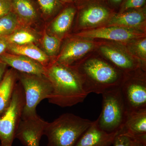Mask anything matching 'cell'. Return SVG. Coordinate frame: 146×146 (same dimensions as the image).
<instances>
[{"mask_svg":"<svg viewBox=\"0 0 146 146\" xmlns=\"http://www.w3.org/2000/svg\"><path fill=\"white\" fill-rule=\"evenodd\" d=\"M45 76L52 86L50 103L71 107L82 102L88 95L80 74L70 66L55 62L46 68Z\"/></svg>","mask_w":146,"mask_h":146,"instance_id":"6da1fadb","label":"cell"},{"mask_svg":"<svg viewBox=\"0 0 146 146\" xmlns=\"http://www.w3.org/2000/svg\"><path fill=\"white\" fill-rule=\"evenodd\" d=\"M93 121L72 114L60 115L51 122H47L44 135L47 146H75Z\"/></svg>","mask_w":146,"mask_h":146,"instance_id":"7a4b0ae2","label":"cell"},{"mask_svg":"<svg viewBox=\"0 0 146 146\" xmlns=\"http://www.w3.org/2000/svg\"><path fill=\"white\" fill-rule=\"evenodd\" d=\"M84 88L88 94H102L108 89L120 86L121 74L112 65L98 58H91L82 65Z\"/></svg>","mask_w":146,"mask_h":146,"instance_id":"3957f363","label":"cell"},{"mask_svg":"<svg viewBox=\"0 0 146 146\" xmlns=\"http://www.w3.org/2000/svg\"><path fill=\"white\" fill-rule=\"evenodd\" d=\"M102 95V112L96 120L97 124L108 133H120L123 128L128 112L120 86L108 89Z\"/></svg>","mask_w":146,"mask_h":146,"instance_id":"277c9868","label":"cell"},{"mask_svg":"<svg viewBox=\"0 0 146 146\" xmlns=\"http://www.w3.org/2000/svg\"><path fill=\"white\" fill-rule=\"evenodd\" d=\"M18 79L23 89L25 105L22 118L36 115L39 103L51 95L52 86L45 75H36L17 72Z\"/></svg>","mask_w":146,"mask_h":146,"instance_id":"5b68a950","label":"cell"},{"mask_svg":"<svg viewBox=\"0 0 146 146\" xmlns=\"http://www.w3.org/2000/svg\"><path fill=\"white\" fill-rule=\"evenodd\" d=\"M25 105V94L17 83L7 109L0 115V146H12L20 125Z\"/></svg>","mask_w":146,"mask_h":146,"instance_id":"8992f818","label":"cell"},{"mask_svg":"<svg viewBox=\"0 0 146 146\" xmlns=\"http://www.w3.org/2000/svg\"><path fill=\"white\" fill-rule=\"evenodd\" d=\"M128 113L146 109V84L143 79H131L120 85Z\"/></svg>","mask_w":146,"mask_h":146,"instance_id":"52a82bcc","label":"cell"},{"mask_svg":"<svg viewBox=\"0 0 146 146\" xmlns=\"http://www.w3.org/2000/svg\"><path fill=\"white\" fill-rule=\"evenodd\" d=\"M47 122L37 115L22 118L16 138L25 146H39Z\"/></svg>","mask_w":146,"mask_h":146,"instance_id":"ba28073f","label":"cell"},{"mask_svg":"<svg viewBox=\"0 0 146 146\" xmlns=\"http://www.w3.org/2000/svg\"><path fill=\"white\" fill-rule=\"evenodd\" d=\"M101 1L88 0L82 5L79 13L80 25L89 27L98 25L112 16L111 9Z\"/></svg>","mask_w":146,"mask_h":146,"instance_id":"9c48e42d","label":"cell"},{"mask_svg":"<svg viewBox=\"0 0 146 146\" xmlns=\"http://www.w3.org/2000/svg\"><path fill=\"white\" fill-rule=\"evenodd\" d=\"M141 35V33L130 29L117 26L95 29L82 32L78 35L84 38H100L119 42H125Z\"/></svg>","mask_w":146,"mask_h":146,"instance_id":"30bf717a","label":"cell"},{"mask_svg":"<svg viewBox=\"0 0 146 146\" xmlns=\"http://www.w3.org/2000/svg\"><path fill=\"white\" fill-rule=\"evenodd\" d=\"M0 60L18 72L39 76L46 74V68L41 63L24 56L6 52L0 56Z\"/></svg>","mask_w":146,"mask_h":146,"instance_id":"8fae6325","label":"cell"},{"mask_svg":"<svg viewBox=\"0 0 146 146\" xmlns=\"http://www.w3.org/2000/svg\"><path fill=\"white\" fill-rule=\"evenodd\" d=\"M119 133L104 131L99 127L96 120L82 135L75 146H110Z\"/></svg>","mask_w":146,"mask_h":146,"instance_id":"7c38bea8","label":"cell"},{"mask_svg":"<svg viewBox=\"0 0 146 146\" xmlns=\"http://www.w3.org/2000/svg\"><path fill=\"white\" fill-rule=\"evenodd\" d=\"M94 47L93 43L86 41H74L70 42L65 46L56 62L70 66L90 51Z\"/></svg>","mask_w":146,"mask_h":146,"instance_id":"4fadbf2b","label":"cell"},{"mask_svg":"<svg viewBox=\"0 0 146 146\" xmlns=\"http://www.w3.org/2000/svg\"><path fill=\"white\" fill-rule=\"evenodd\" d=\"M144 7L113 13L110 18L109 24L112 26L129 29L138 27L145 19V9Z\"/></svg>","mask_w":146,"mask_h":146,"instance_id":"5bb4252c","label":"cell"},{"mask_svg":"<svg viewBox=\"0 0 146 146\" xmlns=\"http://www.w3.org/2000/svg\"><path fill=\"white\" fill-rule=\"evenodd\" d=\"M121 132L134 138L146 136V109L128 112Z\"/></svg>","mask_w":146,"mask_h":146,"instance_id":"9a60e30c","label":"cell"},{"mask_svg":"<svg viewBox=\"0 0 146 146\" xmlns=\"http://www.w3.org/2000/svg\"><path fill=\"white\" fill-rule=\"evenodd\" d=\"M18 79V73L14 69L7 70L0 83V115L10 104Z\"/></svg>","mask_w":146,"mask_h":146,"instance_id":"2e32d148","label":"cell"},{"mask_svg":"<svg viewBox=\"0 0 146 146\" xmlns=\"http://www.w3.org/2000/svg\"><path fill=\"white\" fill-rule=\"evenodd\" d=\"M7 50L13 54L21 55L33 59L41 63L46 69L51 65L49 56L33 43L22 45L9 44Z\"/></svg>","mask_w":146,"mask_h":146,"instance_id":"e0dca14e","label":"cell"},{"mask_svg":"<svg viewBox=\"0 0 146 146\" xmlns=\"http://www.w3.org/2000/svg\"><path fill=\"white\" fill-rule=\"evenodd\" d=\"M76 11L74 7L64 9L51 25L50 31L53 34L58 36L65 34L70 27Z\"/></svg>","mask_w":146,"mask_h":146,"instance_id":"ac0fdd59","label":"cell"},{"mask_svg":"<svg viewBox=\"0 0 146 146\" xmlns=\"http://www.w3.org/2000/svg\"><path fill=\"white\" fill-rule=\"evenodd\" d=\"M100 50L105 57L119 69L129 71L136 67V64L130 57L118 50L103 46L101 47Z\"/></svg>","mask_w":146,"mask_h":146,"instance_id":"d6986e66","label":"cell"},{"mask_svg":"<svg viewBox=\"0 0 146 146\" xmlns=\"http://www.w3.org/2000/svg\"><path fill=\"white\" fill-rule=\"evenodd\" d=\"M12 9L21 19L27 22L34 21L37 13L30 0H11Z\"/></svg>","mask_w":146,"mask_h":146,"instance_id":"ffe728a7","label":"cell"},{"mask_svg":"<svg viewBox=\"0 0 146 146\" xmlns=\"http://www.w3.org/2000/svg\"><path fill=\"white\" fill-rule=\"evenodd\" d=\"M6 37L9 44L19 45L31 44L36 42V40L35 35L26 30L15 31Z\"/></svg>","mask_w":146,"mask_h":146,"instance_id":"44dd1931","label":"cell"},{"mask_svg":"<svg viewBox=\"0 0 146 146\" xmlns=\"http://www.w3.org/2000/svg\"><path fill=\"white\" fill-rule=\"evenodd\" d=\"M18 24L17 15L12 11L0 18V37L7 36L13 33Z\"/></svg>","mask_w":146,"mask_h":146,"instance_id":"7402d4cb","label":"cell"},{"mask_svg":"<svg viewBox=\"0 0 146 146\" xmlns=\"http://www.w3.org/2000/svg\"><path fill=\"white\" fill-rule=\"evenodd\" d=\"M60 44V41L56 36H51L46 33L44 34L42 44L45 53L48 56H53L57 53Z\"/></svg>","mask_w":146,"mask_h":146,"instance_id":"603a6c76","label":"cell"},{"mask_svg":"<svg viewBox=\"0 0 146 146\" xmlns=\"http://www.w3.org/2000/svg\"><path fill=\"white\" fill-rule=\"evenodd\" d=\"M42 12L50 16L62 7V2L59 0H36Z\"/></svg>","mask_w":146,"mask_h":146,"instance_id":"cb8c5ba5","label":"cell"},{"mask_svg":"<svg viewBox=\"0 0 146 146\" xmlns=\"http://www.w3.org/2000/svg\"><path fill=\"white\" fill-rule=\"evenodd\" d=\"M146 0H123L121 4L120 12L130 9H137L145 6Z\"/></svg>","mask_w":146,"mask_h":146,"instance_id":"d4e9b609","label":"cell"},{"mask_svg":"<svg viewBox=\"0 0 146 146\" xmlns=\"http://www.w3.org/2000/svg\"><path fill=\"white\" fill-rule=\"evenodd\" d=\"M133 137L121 132L119 133L114 141V146H131Z\"/></svg>","mask_w":146,"mask_h":146,"instance_id":"484cf974","label":"cell"},{"mask_svg":"<svg viewBox=\"0 0 146 146\" xmlns=\"http://www.w3.org/2000/svg\"><path fill=\"white\" fill-rule=\"evenodd\" d=\"M12 9L11 0H0V18L11 12Z\"/></svg>","mask_w":146,"mask_h":146,"instance_id":"4316f807","label":"cell"},{"mask_svg":"<svg viewBox=\"0 0 146 146\" xmlns=\"http://www.w3.org/2000/svg\"><path fill=\"white\" fill-rule=\"evenodd\" d=\"M9 44L6 36L0 37V56L6 52Z\"/></svg>","mask_w":146,"mask_h":146,"instance_id":"83f0119b","label":"cell"},{"mask_svg":"<svg viewBox=\"0 0 146 146\" xmlns=\"http://www.w3.org/2000/svg\"><path fill=\"white\" fill-rule=\"evenodd\" d=\"M137 49L141 56L144 58L146 56V39H144L138 42L137 45Z\"/></svg>","mask_w":146,"mask_h":146,"instance_id":"f1b7e54d","label":"cell"},{"mask_svg":"<svg viewBox=\"0 0 146 146\" xmlns=\"http://www.w3.org/2000/svg\"><path fill=\"white\" fill-rule=\"evenodd\" d=\"M131 146H146V136L138 138L133 137Z\"/></svg>","mask_w":146,"mask_h":146,"instance_id":"f546056e","label":"cell"},{"mask_svg":"<svg viewBox=\"0 0 146 146\" xmlns=\"http://www.w3.org/2000/svg\"><path fill=\"white\" fill-rule=\"evenodd\" d=\"M7 65L0 60V83L7 70Z\"/></svg>","mask_w":146,"mask_h":146,"instance_id":"4dcf8cb0","label":"cell"},{"mask_svg":"<svg viewBox=\"0 0 146 146\" xmlns=\"http://www.w3.org/2000/svg\"><path fill=\"white\" fill-rule=\"evenodd\" d=\"M108 3L111 5L117 7L119 5H121L123 0H107Z\"/></svg>","mask_w":146,"mask_h":146,"instance_id":"1f68e13d","label":"cell"},{"mask_svg":"<svg viewBox=\"0 0 146 146\" xmlns=\"http://www.w3.org/2000/svg\"><path fill=\"white\" fill-rule=\"evenodd\" d=\"M61 2L63 3H70L76 2V0H59Z\"/></svg>","mask_w":146,"mask_h":146,"instance_id":"d6a6232c","label":"cell"}]
</instances>
